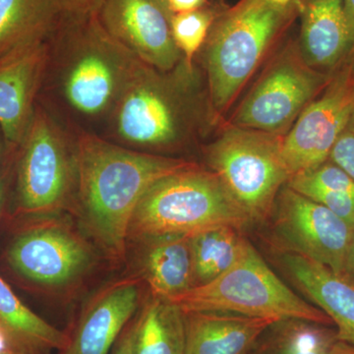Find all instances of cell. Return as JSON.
Listing matches in <instances>:
<instances>
[{
	"label": "cell",
	"mask_w": 354,
	"mask_h": 354,
	"mask_svg": "<svg viewBox=\"0 0 354 354\" xmlns=\"http://www.w3.org/2000/svg\"><path fill=\"white\" fill-rule=\"evenodd\" d=\"M75 157L79 208L88 230L114 257L125 252L133 214L144 193L158 179L193 165L85 131L77 135Z\"/></svg>",
	"instance_id": "1"
},
{
	"label": "cell",
	"mask_w": 354,
	"mask_h": 354,
	"mask_svg": "<svg viewBox=\"0 0 354 354\" xmlns=\"http://www.w3.org/2000/svg\"><path fill=\"white\" fill-rule=\"evenodd\" d=\"M57 39L58 90L74 113L109 118L146 64L104 30L95 12L62 15Z\"/></svg>",
	"instance_id": "2"
},
{
	"label": "cell",
	"mask_w": 354,
	"mask_h": 354,
	"mask_svg": "<svg viewBox=\"0 0 354 354\" xmlns=\"http://www.w3.org/2000/svg\"><path fill=\"white\" fill-rule=\"evenodd\" d=\"M249 221L220 178L193 164L149 187L133 214L128 237L193 235L220 225L239 230Z\"/></svg>",
	"instance_id": "3"
},
{
	"label": "cell",
	"mask_w": 354,
	"mask_h": 354,
	"mask_svg": "<svg viewBox=\"0 0 354 354\" xmlns=\"http://www.w3.org/2000/svg\"><path fill=\"white\" fill-rule=\"evenodd\" d=\"M169 300L184 313L228 312L279 321L298 319L333 325L322 310L307 304L288 288L248 242L241 257L227 271Z\"/></svg>",
	"instance_id": "4"
},
{
	"label": "cell",
	"mask_w": 354,
	"mask_h": 354,
	"mask_svg": "<svg viewBox=\"0 0 354 354\" xmlns=\"http://www.w3.org/2000/svg\"><path fill=\"white\" fill-rule=\"evenodd\" d=\"M164 73L146 65L109 116L114 138L123 145L137 151L169 148L192 129L195 111L187 79Z\"/></svg>",
	"instance_id": "5"
},
{
	"label": "cell",
	"mask_w": 354,
	"mask_h": 354,
	"mask_svg": "<svg viewBox=\"0 0 354 354\" xmlns=\"http://www.w3.org/2000/svg\"><path fill=\"white\" fill-rule=\"evenodd\" d=\"M16 200L25 215L41 218L64 209L76 190L75 140L37 104L19 146Z\"/></svg>",
	"instance_id": "6"
},
{
	"label": "cell",
	"mask_w": 354,
	"mask_h": 354,
	"mask_svg": "<svg viewBox=\"0 0 354 354\" xmlns=\"http://www.w3.org/2000/svg\"><path fill=\"white\" fill-rule=\"evenodd\" d=\"M285 9L266 0H244L214 30L207 50L209 95L223 109L259 64L283 22Z\"/></svg>",
	"instance_id": "7"
},
{
	"label": "cell",
	"mask_w": 354,
	"mask_h": 354,
	"mask_svg": "<svg viewBox=\"0 0 354 354\" xmlns=\"http://www.w3.org/2000/svg\"><path fill=\"white\" fill-rule=\"evenodd\" d=\"M209 162L251 221L267 216L279 188L290 179L281 141L243 128L223 133L209 149Z\"/></svg>",
	"instance_id": "8"
},
{
	"label": "cell",
	"mask_w": 354,
	"mask_h": 354,
	"mask_svg": "<svg viewBox=\"0 0 354 354\" xmlns=\"http://www.w3.org/2000/svg\"><path fill=\"white\" fill-rule=\"evenodd\" d=\"M353 111L351 62L319 99L305 106L295 127L281 141V157L290 177L315 169L329 160L330 151Z\"/></svg>",
	"instance_id": "9"
},
{
	"label": "cell",
	"mask_w": 354,
	"mask_h": 354,
	"mask_svg": "<svg viewBox=\"0 0 354 354\" xmlns=\"http://www.w3.org/2000/svg\"><path fill=\"white\" fill-rule=\"evenodd\" d=\"M274 232L286 253L316 261L342 276L353 230L329 209L291 188L279 199Z\"/></svg>",
	"instance_id": "10"
},
{
	"label": "cell",
	"mask_w": 354,
	"mask_h": 354,
	"mask_svg": "<svg viewBox=\"0 0 354 354\" xmlns=\"http://www.w3.org/2000/svg\"><path fill=\"white\" fill-rule=\"evenodd\" d=\"M46 216L14 239L8 262L20 276L39 285H66L86 271L92 252L71 228Z\"/></svg>",
	"instance_id": "11"
},
{
	"label": "cell",
	"mask_w": 354,
	"mask_h": 354,
	"mask_svg": "<svg viewBox=\"0 0 354 354\" xmlns=\"http://www.w3.org/2000/svg\"><path fill=\"white\" fill-rule=\"evenodd\" d=\"M95 15L114 39L149 66L167 72L180 62L169 16L153 0H102Z\"/></svg>",
	"instance_id": "12"
},
{
	"label": "cell",
	"mask_w": 354,
	"mask_h": 354,
	"mask_svg": "<svg viewBox=\"0 0 354 354\" xmlns=\"http://www.w3.org/2000/svg\"><path fill=\"white\" fill-rule=\"evenodd\" d=\"M324 77L293 60L274 67L256 86L234 118L237 127L258 131L283 129L306 106Z\"/></svg>",
	"instance_id": "13"
},
{
	"label": "cell",
	"mask_w": 354,
	"mask_h": 354,
	"mask_svg": "<svg viewBox=\"0 0 354 354\" xmlns=\"http://www.w3.org/2000/svg\"><path fill=\"white\" fill-rule=\"evenodd\" d=\"M50 39L0 58V130L10 149L19 148L31 124L50 68Z\"/></svg>",
	"instance_id": "14"
},
{
	"label": "cell",
	"mask_w": 354,
	"mask_h": 354,
	"mask_svg": "<svg viewBox=\"0 0 354 354\" xmlns=\"http://www.w3.org/2000/svg\"><path fill=\"white\" fill-rule=\"evenodd\" d=\"M139 302L138 283L122 279L90 302L62 354H109Z\"/></svg>",
	"instance_id": "15"
},
{
	"label": "cell",
	"mask_w": 354,
	"mask_h": 354,
	"mask_svg": "<svg viewBox=\"0 0 354 354\" xmlns=\"http://www.w3.org/2000/svg\"><path fill=\"white\" fill-rule=\"evenodd\" d=\"M185 314L184 354H248L274 318L248 317L228 312Z\"/></svg>",
	"instance_id": "16"
},
{
	"label": "cell",
	"mask_w": 354,
	"mask_h": 354,
	"mask_svg": "<svg viewBox=\"0 0 354 354\" xmlns=\"http://www.w3.org/2000/svg\"><path fill=\"white\" fill-rule=\"evenodd\" d=\"M291 278L337 327L339 341L354 346V285L316 261L283 254Z\"/></svg>",
	"instance_id": "17"
},
{
	"label": "cell",
	"mask_w": 354,
	"mask_h": 354,
	"mask_svg": "<svg viewBox=\"0 0 354 354\" xmlns=\"http://www.w3.org/2000/svg\"><path fill=\"white\" fill-rule=\"evenodd\" d=\"M353 48L344 0H306L301 28L304 64L310 68H329Z\"/></svg>",
	"instance_id": "18"
},
{
	"label": "cell",
	"mask_w": 354,
	"mask_h": 354,
	"mask_svg": "<svg viewBox=\"0 0 354 354\" xmlns=\"http://www.w3.org/2000/svg\"><path fill=\"white\" fill-rule=\"evenodd\" d=\"M190 236L165 234L144 239L142 272L153 295L171 299L194 286Z\"/></svg>",
	"instance_id": "19"
},
{
	"label": "cell",
	"mask_w": 354,
	"mask_h": 354,
	"mask_svg": "<svg viewBox=\"0 0 354 354\" xmlns=\"http://www.w3.org/2000/svg\"><path fill=\"white\" fill-rule=\"evenodd\" d=\"M62 15L55 0H0V58L50 39Z\"/></svg>",
	"instance_id": "20"
},
{
	"label": "cell",
	"mask_w": 354,
	"mask_h": 354,
	"mask_svg": "<svg viewBox=\"0 0 354 354\" xmlns=\"http://www.w3.org/2000/svg\"><path fill=\"white\" fill-rule=\"evenodd\" d=\"M185 314L167 298L153 295L133 323V354H184Z\"/></svg>",
	"instance_id": "21"
},
{
	"label": "cell",
	"mask_w": 354,
	"mask_h": 354,
	"mask_svg": "<svg viewBox=\"0 0 354 354\" xmlns=\"http://www.w3.org/2000/svg\"><path fill=\"white\" fill-rule=\"evenodd\" d=\"M288 187L323 205L354 230V180L334 162L328 160L291 176Z\"/></svg>",
	"instance_id": "22"
},
{
	"label": "cell",
	"mask_w": 354,
	"mask_h": 354,
	"mask_svg": "<svg viewBox=\"0 0 354 354\" xmlns=\"http://www.w3.org/2000/svg\"><path fill=\"white\" fill-rule=\"evenodd\" d=\"M248 354H330L337 341L329 326L288 319L272 324Z\"/></svg>",
	"instance_id": "23"
},
{
	"label": "cell",
	"mask_w": 354,
	"mask_h": 354,
	"mask_svg": "<svg viewBox=\"0 0 354 354\" xmlns=\"http://www.w3.org/2000/svg\"><path fill=\"white\" fill-rule=\"evenodd\" d=\"M237 230L220 225L191 235L194 286L214 281L239 260L247 241Z\"/></svg>",
	"instance_id": "24"
},
{
	"label": "cell",
	"mask_w": 354,
	"mask_h": 354,
	"mask_svg": "<svg viewBox=\"0 0 354 354\" xmlns=\"http://www.w3.org/2000/svg\"><path fill=\"white\" fill-rule=\"evenodd\" d=\"M0 322L30 348H55L64 351L69 337L51 326L26 306L0 277Z\"/></svg>",
	"instance_id": "25"
},
{
	"label": "cell",
	"mask_w": 354,
	"mask_h": 354,
	"mask_svg": "<svg viewBox=\"0 0 354 354\" xmlns=\"http://www.w3.org/2000/svg\"><path fill=\"white\" fill-rule=\"evenodd\" d=\"M213 20V14L203 9L174 14L169 20L172 38L189 68H192L193 58L208 36Z\"/></svg>",
	"instance_id": "26"
},
{
	"label": "cell",
	"mask_w": 354,
	"mask_h": 354,
	"mask_svg": "<svg viewBox=\"0 0 354 354\" xmlns=\"http://www.w3.org/2000/svg\"><path fill=\"white\" fill-rule=\"evenodd\" d=\"M329 160L354 180V111L330 151Z\"/></svg>",
	"instance_id": "27"
},
{
	"label": "cell",
	"mask_w": 354,
	"mask_h": 354,
	"mask_svg": "<svg viewBox=\"0 0 354 354\" xmlns=\"http://www.w3.org/2000/svg\"><path fill=\"white\" fill-rule=\"evenodd\" d=\"M62 15L81 16L94 13L102 0H55Z\"/></svg>",
	"instance_id": "28"
},
{
	"label": "cell",
	"mask_w": 354,
	"mask_h": 354,
	"mask_svg": "<svg viewBox=\"0 0 354 354\" xmlns=\"http://www.w3.org/2000/svg\"><path fill=\"white\" fill-rule=\"evenodd\" d=\"M31 348L0 322V354H32Z\"/></svg>",
	"instance_id": "29"
},
{
	"label": "cell",
	"mask_w": 354,
	"mask_h": 354,
	"mask_svg": "<svg viewBox=\"0 0 354 354\" xmlns=\"http://www.w3.org/2000/svg\"><path fill=\"white\" fill-rule=\"evenodd\" d=\"M206 0H167L171 16L174 14L191 12L201 9Z\"/></svg>",
	"instance_id": "30"
},
{
	"label": "cell",
	"mask_w": 354,
	"mask_h": 354,
	"mask_svg": "<svg viewBox=\"0 0 354 354\" xmlns=\"http://www.w3.org/2000/svg\"><path fill=\"white\" fill-rule=\"evenodd\" d=\"M348 279L354 285V230L349 241L348 250H346V259H344V272L342 276Z\"/></svg>",
	"instance_id": "31"
},
{
	"label": "cell",
	"mask_w": 354,
	"mask_h": 354,
	"mask_svg": "<svg viewBox=\"0 0 354 354\" xmlns=\"http://www.w3.org/2000/svg\"><path fill=\"white\" fill-rule=\"evenodd\" d=\"M133 324L121 334L118 344H116L113 354H133L132 353Z\"/></svg>",
	"instance_id": "32"
},
{
	"label": "cell",
	"mask_w": 354,
	"mask_h": 354,
	"mask_svg": "<svg viewBox=\"0 0 354 354\" xmlns=\"http://www.w3.org/2000/svg\"><path fill=\"white\" fill-rule=\"evenodd\" d=\"M330 354H354V346L348 342L339 341L335 342Z\"/></svg>",
	"instance_id": "33"
},
{
	"label": "cell",
	"mask_w": 354,
	"mask_h": 354,
	"mask_svg": "<svg viewBox=\"0 0 354 354\" xmlns=\"http://www.w3.org/2000/svg\"><path fill=\"white\" fill-rule=\"evenodd\" d=\"M344 4L354 43V0H344Z\"/></svg>",
	"instance_id": "34"
},
{
	"label": "cell",
	"mask_w": 354,
	"mask_h": 354,
	"mask_svg": "<svg viewBox=\"0 0 354 354\" xmlns=\"http://www.w3.org/2000/svg\"><path fill=\"white\" fill-rule=\"evenodd\" d=\"M8 169H0V211H1L2 204H3L4 197L8 183Z\"/></svg>",
	"instance_id": "35"
},
{
	"label": "cell",
	"mask_w": 354,
	"mask_h": 354,
	"mask_svg": "<svg viewBox=\"0 0 354 354\" xmlns=\"http://www.w3.org/2000/svg\"><path fill=\"white\" fill-rule=\"evenodd\" d=\"M268 3L272 4V6L279 7V8L285 9L292 0H266Z\"/></svg>",
	"instance_id": "36"
},
{
	"label": "cell",
	"mask_w": 354,
	"mask_h": 354,
	"mask_svg": "<svg viewBox=\"0 0 354 354\" xmlns=\"http://www.w3.org/2000/svg\"><path fill=\"white\" fill-rule=\"evenodd\" d=\"M153 1L169 16V20H171V16L169 11V7H167V0H153Z\"/></svg>",
	"instance_id": "37"
},
{
	"label": "cell",
	"mask_w": 354,
	"mask_h": 354,
	"mask_svg": "<svg viewBox=\"0 0 354 354\" xmlns=\"http://www.w3.org/2000/svg\"><path fill=\"white\" fill-rule=\"evenodd\" d=\"M2 152H3V142L0 139V158H1Z\"/></svg>",
	"instance_id": "38"
},
{
	"label": "cell",
	"mask_w": 354,
	"mask_h": 354,
	"mask_svg": "<svg viewBox=\"0 0 354 354\" xmlns=\"http://www.w3.org/2000/svg\"><path fill=\"white\" fill-rule=\"evenodd\" d=\"M353 75H354V60L353 62Z\"/></svg>",
	"instance_id": "39"
}]
</instances>
